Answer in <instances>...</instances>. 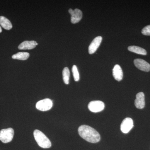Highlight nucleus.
<instances>
[{
    "label": "nucleus",
    "mask_w": 150,
    "mask_h": 150,
    "mask_svg": "<svg viewBox=\"0 0 150 150\" xmlns=\"http://www.w3.org/2000/svg\"><path fill=\"white\" fill-rule=\"evenodd\" d=\"M53 101L49 98L39 100L36 103V108L38 110L46 111L50 110L53 106Z\"/></svg>",
    "instance_id": "nucleus-4"
},
{
    "label": "nucleus",
    "mask_w": 150,
    "mask_h": 150,
    "mask_svg": "<svg viewBox=\"0 0 150 150\" xmlns=\"http://www.w3.org/2000/svg\"><path fill=\"white\" fill-rule=\"evenodd\" d=\"M69 12L71 15V21L72 23L75 24L80 21L83 16L82 12L80 10L76 8L73 10L71 8H70Z\"/></svg>",
    "instance_id": "nucleus-7"
},
{
    "label": "nucleus",
    "mask_w": 150,
    "mask_h": 150,
    "mask_svg": "<svg viewBox=\"0 0 150 150\" xmlns=\"http://www.w3.org/2000/svg\"><path fill=\"white\" fill-rule=\"evenodd\" d=\"M134 127V121L130 118H125L121 125V130L124 134H127Z\"/></svg>",
    "instance_id": "nucleus-6"
},
{
    "label": "nucleus",
    "mask_w": 150,
    "mask_h": 150,
    "mask_svg": "<svg viewBox=\"0 0 150 150\" xmlns=\"http://www.w3.org/2000/svg\"><path fill=\"white\" fill-rule=\"evenodd\" d=\"M142 33L143 35H150V25H147L142 29Z\"/></svg>",
    "instance_id": "nucleus-18"
},
{
    "label": "nucleus",
    "mask_w": 150,
    "mask_h": 150,
    "mask_svg": "<svg viewBox=\"0 0 150 150\" xmlns=\"http://www.w3.org/2000/svg\"><path fill=\"white\" fill-rule=\"evenodd\" d=\"M102 40V38L100 36H98L93 39L88 47L89 54H93L96 51L99 47Z\"/></svg>",
    "instance_id": "nucleus-9"
},
{
    "label": "nucleus",
    "mask_w": 150,
    "mask_h": 150,
    "mask_svg": "<svg viewBox=\"0 0 150 150\" xmlns=\"http://www.w3.org/2000/svg\"><path fill=\"white\" fill-rule=\"evenodd\" d=\"M112 75L116 80L119 81L122 80L123 77V71L119 65L116 64L114 66L112 69Z\"/></svg>",
    "instance_id": "nucleus-12"
},
{
    "label": "nucleus",
    "mask_w": 150,
    "mask_h": 150,
    "mask_svg": "<svg viewBox=\"0 0 150 150\" xmlns=\"http://www.w3.org/2000/svg\"><path fill=\"white\" fill-rule=\"evenodd\" d=\"M72 71L75 81H78L80 79L79 74L77 67L76 65H74L73 66Z\"/></svg>",
    "instance_id": "nucleus-17"
},
{
    "label": "nucleus",
    "mask_w": 150,
    "mask_h": 150,
    "mask_svg": "<svg viewBox=\"0 0 150 150\" xmlns=\"http://www.w3.org/2000/svg\"><path fill=\"white\" fill-rule=\"evenodd\" d=\"M29 53L27 52H19L13 55L12 58L14 59L24 61L27 60L29 58Z\"/></svg>",
    "instance_id": "nucleus-15"
},
{
    "label": "nucleus",
    "mask_w": 150,
    "mask_h": 150,
    "mask_svg": "<svg viewBox=\"0 0 150 150\" xmlns=\"http://www.w3.org/2000/svg\"><path fill=\"white\" fill-rule=\"evenodd\" d=\"M134 64L136 67L141 71L146 72H149L150 71V64L143 59H135Z\"/></svg>",
    "instance_id": "nucleus-8"
},
{
    "label": "nucleus",
    "mask_w": 150,
    "mask_h": 150,
    "mask_svg": "<svg viewBox=\"0 0 150 150\" xmlns=\"http://www.w3.org/2000/svg\"><path fill=\"white\" fill-rule=\"evenodd\" d=\"M79 135L87 142L91 143H98L100 141V135L93 128L88 125H81L78 129Z\"/></svg>",
    "instance_id": "nucleus-1"
},
{
    "label": "nucleus",
    "mask_w": 150,
    "mask_h": 150,
    "mask_svg": "<svg viewBox=\"0 0 150 150\" xmlns=\"http://www.w3.org/2000/svg\"><path fill=\"white\" fill-rule=\"evenodd\" d=\"M14 130L12 128L3 129L0 131V140L4 143L10 142L13 138Z\"/></svg>",
    "instance_id": "nucleus-3"
},
{
    "label": "nucleus",
    "mask_w": 150,
    "mask_h": 150,
    "mask_svg": "<svg viewBox=\"0 0 150 150\" xmlns=\"http://www.w3.org/2000/svg\"><path fill=\"white\" fill-rule=\"evenodd\" d=\"M33 135L35 141L40 147L43 149H48L51 147V141L43 132L38 130H35L33 132Z\"/></svg>",
    "instance_id": "nucleus-2"
},
{
    "label": "nucleus",
    "mask_w": 150,
    "mask_h": 150,
    "mask_svg": "<svg viewBox=\"0 0 150 150\" xmlns=\"http://www.w3.org/2000/svg\"><path fill=\"white\" fill-rule=\"evenodd\" d=\"M128 49L129 51L134 52L136 54L142 55H146L147 54L146 51L145 49L139 46H130L128 47Z\"/></svg>",
    "instance_id": "nucleus-14"
},
{
    "label": "nucleus",
    "mask_w": 150,
    "mask_h": 150,
    "mask_svg": "<svg viewBox=\"0 0 150 150\" xmlns=\"http://www.w3.org/2000/svg\"><path fill=\"white\" fill-rule=\"evenodd\" d=\"M104 103L100 100H94L89 103L88 108L91 112H98L102 111L104 109Z\"/></svg>",
    "instance_id": "nucleus-5"
},
{
    "label": "nucleus",
    "mask_w": 150,
    "mask_h": 150,
    "mask_svg": "<svg viewBox=\"0 0 150 150\" xmlns=\"http://www.w3.org/2000/svg\"><path fill=\"white\" fill-rule=\"evenodd\" d=\"M135 106L139 109H143L145 107V95L144 93H139L136 95V99L135 100Z\"/></svg>",
    "instance_id": "nucleus-10"
},
{
    "label": "nucleus",
    "mask_w": 150,
    "mask_h": 150,
    "mask_svg": "<svg viewBox=\"0 0 150 150\" xmlns=\"http://www.w3.org/2000/svg\"><path fill=\"white\" fill-rule=\"evenodd\" d=\"M38 45L36 41H24L19 45L18 48L19 50H30L35 48Z\"/></svg>",
    "instance_id": "nucleus-11"
},
{
    "label": "nucleus",
    "mask_w": 150,
    "mask_h": 150,
    "mask_svg": "<svg viewBox=\"0 0 150 150\" xmlns=\"http://www.w3.org/2000/svg\"><path fill=\"white\" fill-rule=\"evenodd\" d=\"M2 31V30L1 28V26H0V33Z\"/></svg>",
    "instance_id": "nucleus-19"
},
{
    "label": "nucleus",
    "mask_w": 150,
    "mask_h": 150,
    "mask_svg": "<svg viewBox=\"0 0 150 150\" xmlns=\"http://www.w3.org/2000/svg\"><path fill=\"white\" fill-rule=\"evenodd\" d=\"M70 71L67 67H65L63 71V78L64 82L66 84L69 83L70 78Z\"/></svg>",
    "instance_id": "nucleus-16"
},
{
    "label": "nucleus",
    "mask_w": 150,
    "mask_h": 150,
    "mask_svg": "<svg viewBox=\"0 0 150 150\" xmlns=\"http://www.w3.org/2000/svg\"><path fill=\"white\" fill-rule=\"evenodd\" d=\"M0 25L7 30H9L12 28V24L11 21L4 16H0Z\"/></svg>",
    "instance_id": "nucleus-13"
}]
</instances>
